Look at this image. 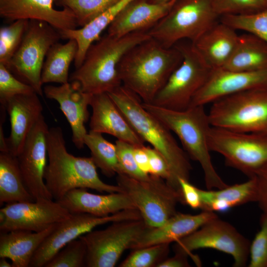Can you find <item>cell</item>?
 I'll return each instance as SVG.
<instances>
[{"label": "cell", "mask_w": 267, "mask_h": 267, "mask_svg": "<svg viewBox=\"0 0 267 267\" xmlns=\"http://www.w3.org/2000/svg\"><path fill=\"white\" fill-rule=\"evenodd\" d=\"M119 0H60L74 14L78 26H85Z\"/></svg>", "instance_id": "obj_35"}, {"label": "cell", "mask_w": 267, "mask_h": 267, "mask_svg": "<svg viewBox=\"0 0 267 267\" xmlns=\"http://www.w3.org/2000/svg\"><path fill=\"white\" fill-rule=\"evenodd\" d=\"M43 89L47 98L59 103L71 128L72 142L78 149L83 148L88 133L85 125L89 117L88 108L92 95L83 92L79 85L73 82L59 86H46Z\"/></svg>", "instance_id": "obj_18"}, {"label": "cell", "mask_w": 267, "mask_h": 267, "mask_svg": "<svg viewBox=\"0 0 267 267\" xmlns=\"http://www.w3.org/2000/svg\"><path fill=\"white\" fill-rule=\"evenodd\" d=\"M38 95L36 92L18 95L1 104L9 116L10 133L6 138L9 152L16 156L42 115L43 107Z\"/></svg>", "instance_id": "obj_21"}, {"label": "cell", "mask_w": 267, "mask_h": 267, "mask_svg": "<svg viewBox=\"0 0 267 267\" xmlns=\"http://www.w3.org/2000/svg\"><path fill=\"white\" fill-rule=\"evenodd\" d=\"M34 92L36 91L31 86L15 77L4 65L0 63V104L14 96Z\"/></svg>", "instance_id": "obj_39"}, {"label": "cell", "mask_w": 267, "mask_h": 267, "mask_svg": "<svg viewBox=\"0 0 267 267\" xmlns=\"http://www.w3.org/2000/svg\"><path fill=\"white\" fill-rule=\"evenodd\" d=\"M84 144L89 149L97 168L110 178L121 173L115 144L104 138L102 134L89 131L84 137Z\"/></svg>", "instance_id": "obj_32"}, {"label": "cell", "mask_w": 267, "mask_h": 267, "mask_svg": "<svg viewBox=\"0 0 267 267\" xmlns=\"http://www.w3.org/2000/svg\"><path fill=\"white\" fill-rule=\"evenodd\" d=\"M116 180L149 227L164 223L177 213L178 203L184 204L181 196L160 178L151 175L149 179L141 180L121 174Z\"/></svg>", "instance_id": "obj_9"}, {"label": "cell", "mask_w": 267, "mask_h": 267, "mask_svg": "<svg viewBox=\"0 0 267 267\" xmlns=\"http://www.w3.org/2000/svg\"><path fill=\"white\" fill-rule=\"evenodd\" d=\"M255 89H267V70L243 72L223 68L213 69L204 85L193 97L190 106H205L223 97Z\"/></svg>", "instance_id": "obj_17"}, {"label": "cell", "mask_w": 267, "mask_h": 267, "mask_svg": "<svg viewBox=\"0 0 267 267\" xmlns=\"http://www.w3.org/2000/svg\"><path fill=\"white\" fill-rule=\"evenodd\" d=\"M56 224L40 232L15 230L0 232V258L11 260L12 267H28L40 246Z\"/></svg>", "instance_id": "obj_26"}, {"label": "cell", "mask_w": 267, "mask_h": 267, "mask_svg": "<svg viewBox=\"0 0 267 267\" xmlns=\"http://www.w3.org/2000/svg\"><path fill=\"white\" fill-rule=\"evenodd\" d=\"M151 2L154 3H166L168 2L169 1H171L173 0H150Z\"/></svg>", "instance_id": "obj_48"}, {"label": "cell", "mask_w": 267, "mask_h": 267, "mask_svg": "<svg viewBox=\"0 0 267 267\" xmlns=\"http://www.w3.org/2000/svg\"><path fill=\"white\" fill-rule=\"evenodd\" d=\"M148 31L122 37L107 34L88 48L82 65L72 73L69 82L78 84L84 92L94 95L109 93L122 84L118 67L126 52L150 38Z\"/></svg>", "instance_id": "obj_4"}, {"label": "cell", "mask_w": 267, "mask_h": 267, "mask_svg": "<svg viewBox=\"0 0 267 267\" xmlns=\"http://www.w3.org/2000/svg\"><path fill=\"white\" fill-rule=\"evenodd\" d=\"M70 213H84L98 217H105L122 210L136 209L124 192L100 195L89 192L86 188H76L69 191L58 201Z\"/></svg>", "instance_id": "obj_24"}, {"label": "cell", "mask_w": 267, "mask_h": 267, "mask_svg": "<svg viewBox=\"0 0 267 267\" xmlns=\"http://www.w3.org/2000/svg\"><path fill=\"white\" fill-rule=\"evenodd\" d=\"M115 144L117 149L121 174H125L138 180H145L149 179L151 175L144 173L140 170L136 163L134 155V146L128 142L118 139Z\"/></svg>", "instance_id": "obj_40"}, {"label": "cell", "mask_w": 267, "mask_h": 267, "mask_svg": "<svg viewBox=\"0 0 267 267\" xmlns=\"http://www.w3.org/2000/svg\"><path fill=\"white\" fill-rule=\"evenodd\" d=\"M90 106V131L110 134L134 146L144 145V140L107 93L92 95Z\"/></svg>", "instance_id": "obj_20"}, {"label": "cell", "mask_w": 267, "mask_h": 267, "mask_svg": "<svg viewBox=\"0 0 267 267\" xmlns=\"http://www.w3.org/2000/svg\"><path fill=\"white\" fill-rule=\"evenodd\" d=\"M148 227L142 219L122 221L81 236L87 247L86 267H115L123 253L132 249Z\"/></svg>", "instance_id": "obj_12"}, {"label": "cell", "mask_w": 267, "mask_h": 267, "mask_svg": "<svg viewBox=\"0 0 267 267\" xmlns=\"http://www.w3.org/2000/svg\"><path fill=\"white\" fill-rule=\"evenodd\" d=\"M60 39L59 31L47 22L29 20L22 41L7 67L40 96L44 93L41 75L44 59Z\"/></svg>", "instance_id": "obj_10"}, {"label": "cell", "mask_w": 267, "mask_h": 267, "mask_svg": "<svg viewBox=\"0 0 267 267\" xmlns=\"http://www.w3.org/2000/svg\"><path fill=\"white\" fill-rule=\"evenodd\" d=\"M145 146V145L134 146V155L136 163L140 170L144 173L150 175L149 158Z\"/></svg>", "instance_id": "obj_45"}, {"label": "cell", "mask_w": 267, "mask_h": 267, "mask_svg": "<svg viewBox=\"0 0 267 267\" xmlns=\"http://www.w3.org/2000/svg\"><path fill=\"white\" fill-rule=\"evenodd\" d=\"M132 0H119L105 12L80 29L59 31L61 38L74 40L78 45L74 60L76 69L80 66L89 46L100 38L101 34L109 26L120 12Z\"/></svg>", "instance_id": "obj_28"}, {"label": "cell", "mask_w": 267, "mask_h": 267, "mask_svg": "<svg viewBox=\"0 0 267 267\" xmlns=\"http://www.w3.org/2000/svg\"><path fill=\"white\" fill-rule=\"evenodd\" d=\"M182 54L176 46L167 47L150 38L123 56L118 70L122 85L150 103L180 64Z\"/></svg>", "instance_id": "obj_1"}, {"label": "cell", "mask_w": 267, "mask_h": 267, "mask_svg": "<svg viewBox=\"0 0 267 267\" xmlns=\"http://www.w3.org/2000/svg\"><path fill=\"white\" fill-rule=\"evenodd\" d=\"M144 108L162 122L180 141L183 150L201 166L207 189H222L226 184L216 171L210 155L209 134L211 127L204 106L173 110L142 102Z\"/></svg>", "instance_id": "obj_5"}, {"label": "cell", "mask_w": 267, "mask_h": 267, "mask_svg": "<svg viewBox=\"0 0 267 267\" xmlns=\"http://www.w3.org/2000/svg\"><path fill=\"white\" fill-rule=\"evenodd\" d=\"M267 4V0H264Z\"/></svg>", "instance_id": "obj_49"}, {"label": "cell", "mask_w": 267, "mask_h": 267, "mask_svg": "<svg viewBox=\"0 0 267 267\" xmlns=\"http://www.w3.org/2000/svg\"><path fill=\"white\" fill-rule=\"evenodd\" d=\"M87 247L78 238L67 243L45 265L44 267H86Z\"/></svg>", "instance_id": "obj_37"}, {"label": "cell", "mask_w": 267, "mask_h": 267, "mask_svg": "<svg viewBox=\"0 0 267 267\" xmlns=\"http://www.w3.org/2000/svg\"><path fill=\"white\" fill-rule=\"evenodd\" d=\"M107 93L138 135L166 159L172 175L170 186L183 198L178 179L189 180L192 167L189 157L178 145L172 132L144 108L137 95L123 85Z\"/></svg>", "instance_id": "obj_2"}, {"label": "cell", "mask_w": 267, "mask_h": 267, "mask_svg": "<svg viewBox=\"0 0 267 267\" xmlns=\"http://www.w3.org/2000/svg\"><path fill=\"white\" fill-rule=\"evenodd\" d=\"M5 258H0V267H12V264H10Z\"/></svg>", "instance_id": "obj_47"}, {"label": "cell", "mask_w": 267, "mask_h": 267, "mask_svg": "<svg viewBox=\"0 0 267 267\" xmlns=\"http://www.w3.org/2000/svg\"><path fill=\"white\" fill-rule=\"evenodd\" d=\"M214 9L220 16L253 13L267 8L264 0H212Z\"/></svg>", "instance_id": "obj_38"}, {"label": "cell", "mask_w": 267, "mask_h": 267, "mask_svg": "<svg viewBox=\"0 0 267 267\" xmlns=\"http://www.w3.org/2000/svg\"><path fill=\"white\" fill-rule=\"evenodd\" d=\"M219 18L212 0H177L148 33L164 46L171 47L182 41L194 42Z\"/></svg>", "instance_id": "obj_6"}, {"label": "cell", "mask_w": 267, "mask_h": 267, "mask_svg": "<svg viewBox=\"0 0 267 267\" xmlns=\"http://www.w3.org/2000/svg\"><path fill=\"white\" fill-rule=\"evenodd\" d=\"M223 68L243 72L267 70V43L248 33L239 35L235 49Z\"/></svg>", "instance_id": "obj_29"}, {"label": "cell", "mask_w": 267, "mask_h": 267, "mask_svg": "<svg viewBox=\"0 0 267 267\" xmlns=\"http://www.w3.org/2000/svg\"><path fill=\"white\" fill-rule=\"evenodd\" d=\"M47 149L48 163L44 178L54 200L58 201L69 191L80 188L107 193L123 192L117 184H107L100 178L91 157H76L68 152L60 127L49 129Z\"/></svg>", "instance_id": "obj_3"}, {"label": "cell", "mask_w": 267, "mask_h": 267, "mask_svg": "<svg viewBox=\"0 0 267 267\" xmlns=\"http://www.w3.org/2000/svg\"><path fill=\"white\" fill-rule=\"evenodd\" d=\"M55 0H0V15L6 21L38 20L47 22L58 31L76 29V17L68 8L56 10Z\"/></svg>", "instance_id": "obj_19"}, {"label": "cell", "mask_w": 267, "mask_h": 267, "mask_svg": "<svg viewBox=\"0 0 267 267\" xmlns=\"http://www.w3.org/2000/svg\"><path fill=\"white\" fill-rule=\"evenodd\" d=\"M145 148L149 158L150 175L163 179L170 186L172 175L166 159L155 148L149 146H145Z\"/></svg>", "instance_id": "obj_42"}, {"label": "cell", "mask_w": 267, "mask_h": 267, "mask_svg": "<svg viewBox=\"0 0 267 267\" xmlns=\"http://www.w3.org/2000/svg\"><path fill=\"white\" fill-rule=\"evenodd\" d=\"M176 45L182 59L151 104L181 111L190 106L192 100L207 80L213 69L191 42L180 41Z\"/></svg>", "instance_id": "obj_7"}, {"label": "cell", "mask_w": 267, "mask_h": 267, "mask_svg": "<svg viewBox=\"0 0 267 267\" xmlns=\"http://www.w3.org/2000/svg\"><path fill=\"white\" fill-rule=\"evenodd\" d=\"M212 127L267 134V89H255L219 99L208 113Z\"/></svg>", "instance_id": "obj_8"}, {"label": "cell", "mask_w": 267, "mask_h": 267, "mask_svg": "<svg viewBox=\"0 0 267 267\" xmlns=\"http://www.w3.org/2000/svg\"><path fill=\"white\" fill-rule=\"evenodd\" d=\"M188 255L175 253V255L169 258H166L160 263L157 267H188L189 264L188 262Z\"/></svg>", "instance_id": "obj_46"}, {"label": "cell", "mask_w": 267, "mask_h": 267, "mask_svg": "<svg viewBox=\"0 0 267 267\" xmlns=\"http://www.w3.org/2000/svg\"><path fill=\"white\" fill-rule=\"evenodd\" d=\"M250 243L232 225L218 217L176 242L174 250L196 258L191 253L194 250L215 249L231 256L234 267H243L249 261Z\"/></svg>", "instance_id": "obj_13"}, {"label": "cell", "mask_w": 267, "mask_h": 267, "mask_svg": "<svg viewBox=\"0 0 267 267\" xmlns=\"http://www.w3.org/2000/svg\"><path fill=\"white\" fill-rule=\"evenodd\" d=\"M215 212L204 211L196 215L177 213L160 226H148L133 246L134 250L162 243H171L193 232L211 220Z\"/></svg>", "instance_id": "obj_23"}, {"label": "cell", "mask_w": 267, "mask_h": 267, "mask_svg": "<svg viewBox=\"0 0 267 267\" xmlns=\"http://www.w3.org/2000/svg\"><path fill=\"white\" fill-rule=\"evenodd\" d=\"M238 37L234 29L220 21L191 43L207 64L217 69L223 68L229 60Z\"/></svg>", "instance_id": "obj_25"}, {"label": "cell", "mask_w": 267, "mask_h": 267, "mask_svg": "<svg viewBox=\"0 0 267 267\" xmlns=\"http://www.w3.org/2000/svg\"><path fill=\"white\" fill-rule=\"evenodd\" d=\"M200 209L209 212H225L230 208L257 201L255 177L243 183L228 185L222 189L203 190L198 188Z\"/></svg>", "instance_id": "obj_27"}, {"label": "cell", "mask_w": 267, "mask_h": 267, "mask_svg": "<svg viewBox=\"0 0 267 267\" xmlns=\"http://www.w3.org/2000/svg\"><path fill=\"white\" fill-rule=\"evenodd\" d=\"M170 243H162L133 250L120 267H157L167 258Z\"/></svg>", "instance_id": "obj_36"}, {"label": "cell", "mask_w": 267, "mask_h": 267, "mask_svg": "<svg viewBox=\"0 0 267 267\" xmlns=\"http://www.w3.org/2000/svg\"><path fill=\"white\" fill-rule=\"evenodd\" d=\"M249 267H267V214L262 213L260 228L250 243Z\"/></svg>", "instance_id": "obj_41"}, {"label": "cell", "mask_w": 267, "mask_h": 267, "mask_svg": "<svg viewBox=\"0 0 267 267\" xmlns=\"http://www.w3.org/2000/svg\"><path fill=\"white\" fill-rule=\"evenodd\" d=\"M184 204L193 209H200L201 201L198 188L192 184L189 180L179 178Z\"/></svg>", "instance_id": "obj_43"}, {"label": "cell", "mask_w": 267, "mask_h": 267, "mask_svg": "<svg viewBox=\"0 0 267 267\" xmlns=\"http://www.w3.org/2000/svg\"><path fill=\"white\" fill-rule=\"evenodd\" d=\"M211 151L222 155L225 163L249 177L267 165V134L231 131L212 127Z\"/></svg>", "instance_id": "obj_11"}, {"label": "cell", "mask_w": 267, "mask_h": 267, "mask_svg": "<svg viewBox=\"0 0 267 267\" xmlns=\"http://www.w3.org/2000/svg\"><path fill=\"white\" fill-rule=\"evenodd\" d=\"M72 214L58 202L43 198L7 203L0 210V231H43L69 218Z\"/></svg>", "instance_id": "obj_15"}, {"label": "cell", "mask_w": 267, "mask_h": 267, "mask_svg": "<svg viewBox=\"0 0 267 267\" xmlns=\"http://www.w3.org/2000/svg\"><path fill=\"white\" fill-rule=\"evenodd\" d=\"M78 45L74 40H68L65 44L58 42L48 51L43 65L41 80L43 84L69 82V69L77 54Z\"/></svg>", "instance_id": "obj_31"}, {"label": "cell", "mask_w": 267, "mask_h": 267, "mask_svg": "<svg viewBox=\"0 0 267 267\" xmlns=\"http://www.w3.org/2000/svg\"><path fill=\"white\" fill-rule=\"evenodd\" d=\"M253 177L257 183V202L263 213L267 214V165L258 171Z\"/></svg>", "instance_id": "obj_44"}, {"label": "cell", "mask_w": 267, "mask_h": 267, "mask_svg": "<svg viewBox=\"0 0 267 267\" xmlns=\"http://www.w3.org/2000/svg\"><path fill=\"white\" fill-rule=\"evenodd\" d=\"M136 209H127L105 217L89 214H72L66 220L56 224L34 254L31 267H43L67 243L91 231L98 225L126 220L141 219Z\"/></svg>", "instance_id": "obj_14"}, {"label": "cell", "mask_w": 267, "mask_h": 267, "mask_svg": "<svg viewBox=\"0 0 267 267\" xmlns=\"http://www.w3.org/2000/svg\"><path fill=\"white\" fill-rule=\"evenodd\" d=\"M35 201L27 190L17 157L10 152L0 153V204Z\"/></svg>", "instance_id": "obj_30"}, {"label": "cell", "mask_w": 267, "mask_h": 267, "mask_svg": "<svg viewBox=\"0 0 267 267\" xmlns=\"http://www.w3.org/2000/svg\"><path fill=\"white\" fill-rule=\"evenodd\" d=\"M176 0L156 3L150 0H132L108 27L107 34L122 37L134 32L148 31L169 12Z\"/></svg>", "instance_id": "obj_22"}, {"label": "cell", "mask_w": 267, "mask_h": 267, "mask_svg": "<svg viewBox=\"0 0 267 267\" xmlns=\"http://www.w3.org/2000/svg\"><path fill=\"white\" fill-rule=\"evenodd\" d=\"M220 18L235 30L244 31L267 43V8L256 13L225 15Z\"/></svg>", "instance_id": "obj_33"}, {"label": "cell", "mask_w": 267, "mask_h": 267, "mask_svg": "<svg viewBox=\"0 0 267 267\" xmlns=\"http://www.w3.org/2000/svg\"><path fill=\"white\" fill-rule=\"evenodd\" d=\"M49 129L42 114L16 156L26 187L35 200L53 199L44 178L47 165V136Z\"/></svg>", "instance_id": "obj_16"}, {"label": "cell", "mask_w": 267, "mask_h": 267, "mask_svg": "<svg viewBox=\"0 0 267 267\" xmlns=\"http://www.w3.org/2000/svg\"><path fill=\"white\" fill-rule=\"evenodd\" d=\"M29 22L18 20L0 28V63L6 67L22 41Z\"/></svg>", "instance_id": "obj_34"}]
</instances>
